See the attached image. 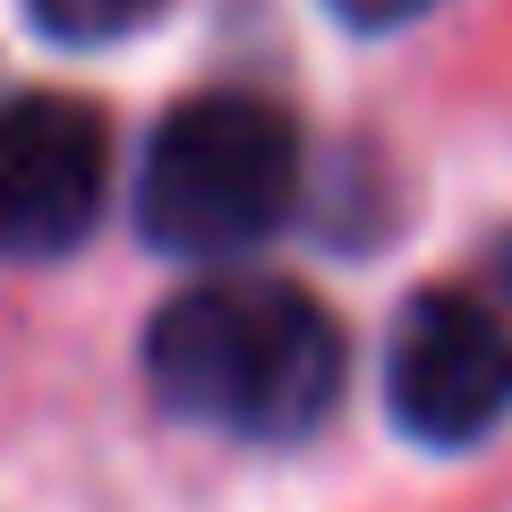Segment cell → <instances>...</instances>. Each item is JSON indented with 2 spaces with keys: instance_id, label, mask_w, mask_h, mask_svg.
<instances>
[{
  "instance_id": "obj_1",
  "label": "cell",
  "mask_w": 512,
  "mask_h": 512,
  "mask_svg": "<svg viewBox=\"0 0 512 512\" xmlns=\"http://www.w3.org/2000/svg\"><path fill=\"white\" fill-rule=\"evenodd\" d=\"M146 376L180 419L291 444L342 393V325L299 282H197L154 316Z\"/></svg>"
},
{
  "instance_id": "obj_2",
  "label": "cell",
  "mask_w": 512,
  "mask_h": 512,
  "mask_svg": "<svg viewBox=\"0 0 512 512\" xmlns=\"http://www.w3.org/2000/svg\"><path fill=\"white\" fill-rule=\"evenodd\" d=\"M299 197V128L265 94H197L146 146L137 222L171 256L256 248Z\"/></svg>"
},
{
  "instance_id": "obj_3",
  "label": "cell",
  "mask_w": 512,
  "mask_h": 512,
  "mask_svg": "<svg viewBox=\"0 0 512 512\" xmlns=\"http://www.w3.org/2000/svg\"><path fill=\"white\" fill-rule=\"evenodd\" d=\"M393 419L419 444H478L512 410V333L470 291H427L393 325Z\"/></svg>"
},
{
  "instance_id": "obj_4",
  "label": "cell",
  "mask_w": 512,
  "mask_h": 512,
  "mask_svg": "<svg viewBox=\"0 0 512 512\" xmlns=\"http://www.w3.org/2000/svg\"><path fill=\"white\" fill-rule=\"evenodd\" d=\"M111 137L69 94L0 103V256H60L94 231Z\"/></svg>"
},
{
  "instance_id": "obj_5",
  "label": "cell",
  "mask_w": 512,
  "mask_h": 512,
  "mask_svg": "<svg viewBox=\"0 0 512 512\" xmlns=\"http://www.w3.org/2000/svg\"><path fill=\"white\" fill-rule=\"evenodd\" d=\"M26 9H35V26L60 35V43H111V35H128V26H146L163 0H26Z\"/></svg>"
},
{
  "instance_id": "obj_6",
  "label": "cell",
  "mask_w": 512,
  "mask_h": 512,
  "mask_svg": "<svg viewBox=\"0 0 512 512\" xmlns=\"http://www.w3.org/2000/svg\"><path fill=\"white\" fill-rule=\"evenodd\" d=\"M333 9H342L350 26L376 35V26H402V18H419V9H436V0H333Z\"/></svg>"
},
{
  "instance_id": "obj_7",
  "label": "cell",
  "mask_w": 512,
  "mask_h": 512,
  "mask_svg": "<svg viewBox=\"0 0 512 512\" xmlns=\"http://www.w3.org/2000/svg\"><path fill=\"white\" fill-rule=\"evenodd\" d=\"M495 282H504V299H512V239H504V256H495Z\"/></svg>"
}]
</instances>
